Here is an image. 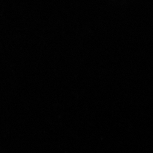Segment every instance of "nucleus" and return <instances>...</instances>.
<instances>
[]
</instances>
